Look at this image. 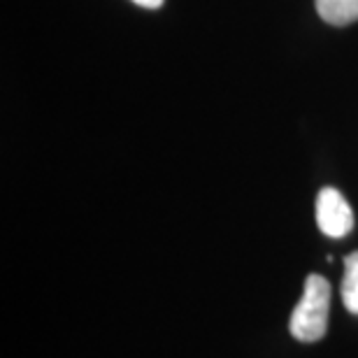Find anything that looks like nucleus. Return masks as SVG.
Here are the masks:
<instances>
[{
    "label": "nucleus",
    "mask_w": 358,
    "mask_h": 358,
    "mask_svg": "<svg viewBox=\"0 0 358 358\" xmlns=\"http://www.w3.org/2000/svg\"><path fill=\"white\" fill-rule=\"evenodd\" d=\"M319 17L331 26H349L358 21V0H314Z\"/></svg>",
    "instance_id": "3"
},
{
    "label": "nucleus",
    "mask_w": 358,
    "mask_h": 358,
    "mask_svg": "<svg viewBox=\"0 0 358 358\" xmlns=\"http://www.w3.org/2000/svg\"><path fill=\"white\" fill-rule=\"evenodd\" d=\"M342 300L347 310L358 314V252L345 259V277H342Z\"/></svg>",
    "instance_id": "4"
},
{
    "label": "nucleus",
    "mask_w": 358,
    "mask_h": 358,
    "mask_svg": "<svg viewBox=\"0 0 358 358\" xmlns=\"http://www.w3.org/2000/svg\"><path fill=\"white\" fill-rule=\"evenodd\" d=\"M328 305L331 284L321 275L305 279V291L291 314V335L300 342H317L328 331Z\"/></svg>",
    "instance_id": "1"
},
{
    "label": "nucleus",
    "mask_w": 358,
    "mask_h": 358,
    "mask_svg": "<svg viewBox=\"0 0 358 358\" xmlns=\"http://www.w3.org/2000/svg\"><path fill=\"white\" fill-rule=\"evenodd\" d=\"M317 224L328 238H345L352 233L354 228V214L352 207L345 200V196L338 189H326L319 191L317 196Z\"/></svg>",
    "instance_id": "2"
},
{
    "label": "nucleus",
    "mask_w": 358,
    "mask_h": 358,
    "mask_svg": "<svg viewBox=\"0 0 358 358\" xmlns=\"http://www.w3.org/2000/svg\"><path fill=\"white\" fill-rule=\"evenodd\" d=\"M133 3H138L140 7H147V10H156V7L163 5V0H133Z\"/></svg>",
    "instance_id": "5"
}]
</instances>
